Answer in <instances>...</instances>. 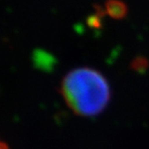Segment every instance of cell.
<instances>
[{
	"label": "cell",
	"instance_id": "3957f363",
	"mask_svg": "<svg viewBox=\"0 0 149 149\" xmlns=\"http://www.w3.org/2000/svg\"><path fill=\"white\" fill-rule=\"evenodd\" d=\"M34 63L40 69H52L54 64V58L49 53L39 50L34 54Z\"/></svg>",
	"mask_w": 149,
	"mask_h": 149
},
{
	"label": "cell",
	"instance_id": "6da1fadb",
	"mask_svg": "<svg viewBox=\"0 0 149 149\" xmlns=\"http://www.w3.org/2000/svg\"><path fill=\"white\" fill-rule=\"evenodd\" d=\"M62 96L68 107L79 115L94 116L109 104L111 91L103 74L90 68H79L62 80Z\"/></svg>",
	"mask_w": 149,
	"mask_h": 149
},
{
	"label": "cell",
	"instance_id": "7a4b0ae2",
	"mask_svg": "<svg viewBox=\"0 0 149 149\" xmlns=\"http://www.w3.org/2000/svg\"><path fill=\"white\" fill-rule=\"evenodd\" d=\"M105 11L112 19H120L127 15V6L120 0H108L105 4Z\"/></svg>",
	"mask_w": 149,
	"mask_h": 149
}]
</instances>
